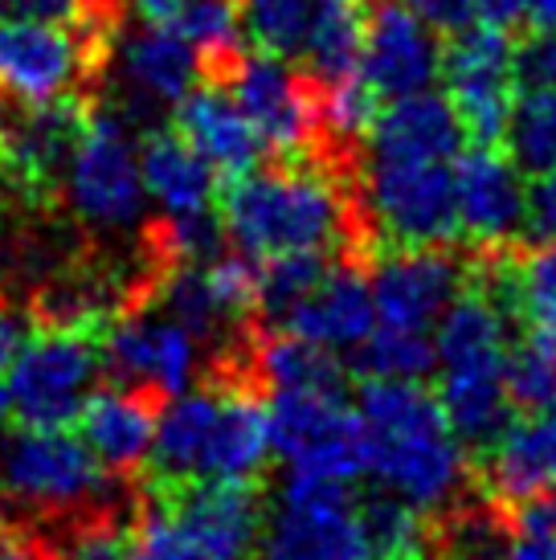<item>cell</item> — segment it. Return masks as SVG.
<instances>
[{
	"label": "cell",
	"mask_w": 556,
	"mask_h": 560,
	"mask_svg": "<svg viewBox=\"0 0 556 560\" xmlns=\"http://www.w3.org/2000/svg\"><path fill=\"white\" fill-rule=\"evenodd\" d=\"M356 168H336L320 156L278 160L270 168L225 176L217 213L230 242L250 258H278L299 249H369L352 188Z\"/></svg>",
	"instance_id": "6da1fadb"
},
{
	"label": "cell",
	"mask_w": 556,
	"mask_h": 560,
	"mask_svg": "<svg viewBox=\"0 0 556 560\" xmlns=\"http://www.w3.org/2000/svg\"><path fill=\"white\" fill-rule=\"evenodd\" d=\"M356 413L369 430V479L381 491L426 515L459 508L471 467L438 397L417 381H364Z\"/></svg>",
	"instance_id": "7a4b0ae2"
},
{
	"label": "cell",
	"mask_w": 556,
	"mask_h": 560,
	"mask_svg": "<svg viewBox=\"0 0 556 560\" xmlns=\"http://www.w3.org/2000/svg\"><path fill=\"white\" fill-rule=\"evenodd\" d=\"M356 164L352 188L369 246L417 249L450 246L459 237L454 160L360 156Z\"/></svg>",
	"instance_id": "3957f363"
},
{
	"label": "cell",
	"mask_w": 556,
	"mask_h": 560,
	"mask_svg": "<svg viewBox=\"0 0 556 560\" xmlns=\"http://www.w3.org/2000/svg\"><path fill=\"white\" fill-rule=\"evenodd\" d=\"M119 475H111L91 446L66 425L54 430H21L0 454V491L21 508L49 520L91 512L103 503H119Z\"/></svg>",
	"instance_id": "277c9868"
},
{
	"label": "cell",
	"mask_w": 556,
	"mask_h": 560,
	"mask_svg": "<svg viewBox=\"0 0 556 560\" xmlns=\"http://www.w3.org/2000/svg\"><path fill=\"white\" fill-rule=\"evenodd\" d=\"M103 373V336L78 327L37 324L9 360V405L21 430H54L78 418Z\"/></svg>",
	"instance_id": "5b68a950"
},
{
	"label": "cell",
	"mask_w": 556,
	"mask_h": 560,
	"mask_svg": "<svg viewBox=\"0 0 556 560\" xmlns=\"http://www.w3.org/2000/svg\"><path fill=\"white\" fill-rule=\"evenodd\" d=\"M119 25H46L0 16V86L13 91L25 107L78 91L91 94L94 79H103Z\"/></svg>",
	"instance_id": "8992f818"
},
{
	"label": "cell",
	"mask_w": 556,
	"mask_h": 560,
	"mask_svg": "<svg viewBox=\"0 0 556 560\" xmlns=\"http://www.w3.org/2000/svg\"><path fill=\"white\" fill-rule=\"evenodd\" d=\"M263 560H372L364 512L348 482L287 475L263 528Z\"/></svg>",
	"instance_id": "52a82bcc"
},
{
	"label": "cell",
	"mask_w": 556,
	"mask_h": 560,
	"mask_svg": "<svg viewBox=\"0 0 556 560\" xmlns=\"http://www.w3.org/2000/svg\"><path fill=\"white\" fill-rule=\"evenodd\" d=\"M270 438L291 475L332 482L369 475V430L344 393H270Z\"/></svg>",
	"instance_id": "ba28073f"
},
{
	"label": "cell",
	"mask_w": 556,
	"mask_h": 560,
	"mask_svg": "<svg viewBox=\"0 0 556 560\" xmlns=\"http://www.w3.org/2000/svg\"><path fill=\"white\" fill-rule=\"evenodd\" d=\"M217 82H225L238 107L246 110L266 152L278 160L315 156L320 148V82L308 70L275 58V54H238Z\"/></svg>",
	"instance_id": "9c48e42d"
},
{
	"label": "cell",
	"mask_w": 556,
	"mask_h": 560,
	"mask_svg": "<svg viewBox=\"0 0 556 560\" xmlns=\"http://www.w3.org/2000/svg\"><path fill=\"white\" fill-rule=\"evenodd\" d=\"M62 188L70 209L99 230H124L143 209V172H139L136 148H131V131H127L124 115L99 107V98L78 136Z\"/></svg>",
	"instance_id": "30bf717a"
},
{
	"label": "cell",
	"mask_w": 556,
	"mask_h": 560,
	"mask_svg": "<svg viewBox=\"0 0 556 560\" xmlns=\"http://www.w3.org/2000/svg\"><path fill=\"white\" fill-rule=\"evenodd\" d=\"M516 46L508 30L471 21L450 33L442 46V82L447 98L463 119L475 143H499L508 136L511 103H516Z\"/></svg>",
	"instance_id": "8fae6325"
},
{
	"label": "cell",
	"mask_w": 556,
	"mask_h": 560,
	"mask_svg": "<svg viewBox=\"0 0 556 560\" xmlns=\"http://www.w3.org/2000/svg\"><path fill=\"white\" fill-rule=\"evenodd\" d=\"M148 491L169 503L197 560H250L263 545V499L254 482H176Z\"/></svg>",
	"instance_id": "7c38bea8"
},
{
	"label": "cell",
	"mask_w": 556,
	"mask_h": 560,
	"mask_svg": "<svg viewBox=\"0 0 556 560\" xmlns=\"http://www.w3.org/2000/svg\"><path fill=\"white\" fill-rule=\"evenodd\" d=\"M103 369L124 385H143L164 401L188 389L197 373V340L155 303L131 307L103 331Z\"/></svg>",
	"instance_id": "4fadbf2b"
},
{
	"label": "cell",
	"mask_w": 556,
	"mask_h": 560,
	"mask_svg": "<svg viewBox=\"0 0 556 560\" xmlns=\"http://www.w3.org/2000/svg\"><path fill=\"white\" fill-rule=\"evenodd\" d=\"M360 79L377 91L381 103L433 91V82L442 79L438 30L421 21L405 0H377V9L364 21Z\"/></svg>",
	"instance_id": "5bb4252c"
},
{
	"label": "cell",
	"mask_w": 556,
	"mask_h": 560,
	"mask_svg": "<svg viewBox=\"0 0 556 560\" xmlns=\"http://www.w3.org/2000/svg\"><path fill=\"white\" fill-rule=\"evenodd\" d=\"M369 279L377 324L433 331L450 303L463 295L466 275L447 246H417L389 249Z\"/></svg>",
	"instance_id": "9a60e30c"
},
{
	"label": "cell",
	"mask_w": 556,
	"mask_h": 560,
	"mask_svg": "<svg viewBox=\"0 0 556 560\" xmlns=\"http://www.w3.org/2000/svg\"><path fill=\"white\" fill-rule=\"evenodd\" d=\"M454 197H459V234L483 254L503 249L524 230V180L516 160L495 152V143H475L454 156Z\"/></svg>",
	"instance_id": "2e32d148"
},
{
	"label": "cell",
	"mask_w": 556,
	"mask_h": 560,
	"mask_svg": "<svg viewBox=\"0 0 556 560\" xmlns=\"http://www.w3.org/2000/svg\"><path fill=\"white\" fill-rule=\"evenodd\" d=\"M278 327L299 340H311L327 352H356L377 327V303H372V279L360 254H340L332 262L324 282L278 315Z\"/></svg>",
	"instance_id": "e0dca14e"
},
{
	"label": "cell",
	"mask_w": 556,
	"mask_h": 560,
	"mask_svg": "<svg viewBox=\"0 0 556 560\" xmlns=\"http://www.w3.org/2000/svg\"><path fill=\"white\" fill-rule=\"evenodd\" d=\"M107 66H119L124 98H131L127 107L143 110L164 107V103H181L205 79L201 54L188 46L181 33H172L169 25H152V21L136 33H127L119 25L115 37H111Z\"/></svg>",
	"instance_id": "ac0fdd59"
},
{
	"label": "cell",
	"mask_w": 556,
	"mask_h": 560,
	"mask_svg": "<svg viewBox=\"0 0 556 560\" xmlns=\"http://www.w3.org/2000/svg\"><path fill=\"white\" fill-rule=\"evenodd\" d=\"M160 409L164 397L143 385H103L91 389V397L78 409V438L91 446V454L111 470V475H131L148 463L155 442V425H160Z\"/></svg>",
	"instance_id": "d6986e66"
},
{
	"label": "cell",
	"mask_w": 556,
	"mask_h": 560,
	"mask_svg": "<svg viewBox=\"0 0 556 560\" xmlns=\"http://www.w3.org/2000/svg\"><path fill=\"white\" fill-rule=\"evenodd\" d=\"M487 503L503 515L524 508L556 482V409L511 418L508 430L483 451Z\"/></svg>",
	"instance_id": "ffe728a7"
},
{
	"label": "cell",
	"mask_w": 556,
	"mask_h": 560,
	"mask_svg": "<svg viewBox=\"0 0 556 560\" xmlns=\"http://www.w3.org/2000/svg\"><path fill=\"white\" fill-rule=\"evenodd\" d=\"M466 127L447 94L421 91L393 98L377 124L369 140L360 148V156H389V160H454L463 152Z\"/></svg>",
	"instance_id": "44dd1931"
},
{
	"label": "cell",
	"mask_w": 556,
	"mask_h": 560,
	"mask_svg": "<svg viewBox=\"0 0 556 560\" xmlns=\"http://www.w3.org/2000/svg\"><path fill=\"white\" fill-rule=\"evenodd\" d=\"M176 131L221 176H238V172L254 168L266 152L254 124L246 119V110L238 107L230 86L217 79H201L176 103Z\"/></svg>",
	"instance_id": "7402d4cb"
},
{
	"label": "cell",
	"mask_w": 556,
	"mask_h": 560,
	"mask_svg": "<svg viewBox=\"0 0 556 560\" xmlns=\"http://www.w3.org/2000/svg\"><path fill=\"white\" fill-rule=\"evenodd\" d=\"M438 405L466 451H487L508 430L516 401L508 389V360L447 364L438 376Z\"/></svg>",
	"instance_id": "603a6c76"
},
{
	"label": "cell",
	"mask_w": 556,
	"mask_h": 560,
	"mask_svg": "<svg viewBox=\"0 0 556 560\" xmlns=\"http://www.w3.org/2000/svg\"><path fill=\"white\" fill-rule=\"evenodd\" d=\"M475 282L499 299L508 315L528 324V331L556 340V242H536L520 258L499 249L483 254Z\"/></svg>",
	"instance_id": "cb8c5ba5"
},
{
	"label": "cell",
	"mask_w": 556,
	"mask_h": 560,
	"mask_svg": "<svg viewBox=\"0 0 556 560\" xmlns=\"http://www.w3.org/2000/svg\"><path fill=\"white\" fill-rule=\"evenodd\" d=\"M143 192H152L164 213H201L217 201V172L193 143L172 127L152 136L139 148Z\"/></svg>",
	"instance_id": "d4e9b609"
},
{
	"label": "cell",
	"mask_w": 556,
	"mask_h": 560,
	"mask_svg": "<svg viewBox=\"0 0 556 560\" xmlns=\"http://www.w3.org/2000/svg\"><path fill=\"white\" fill-rule=\"evenodd\" d=\"M250 369L263 393H344L348 385L340 352L299 340L282 327L250 336Z\"/></svg>",
	"instance_id": "484cf974"
},
{
	"label": "cell",
	"mask_w": 556,
	"mask_h": 560,
	"mask_svg": "<svg viewBox=\"0 0 556 560\" xmlns=\"http://www.w3.org/2000/svg\"><path fill=\"white\" fill-rule=\"evenodd\" d=\"M364 9L360 0H320L315 21L308 33V49H303V70L311 79L327 86L348 74H360V49H364Z\"/></svg>",
	"instance_id": "4316f807"
},
{
	"label": "cell",
	"mask_w": 556,
	"mask_h": 560,
	"mask_svg": "<svg viewBox=\"0 0 556 560\" xmlns=\"http://www.w3.org/2000/svg\"><path fill=\"white\" fill-rule=\"evenodd\" d=\"M131 515L127 503H103L91 512L49 520L54 532H42L54 560H131Z\"/></svg>",
	"instance_id": "83f0119b"
},
{
	"label": "cell",
	"mask_w": 556,
	"mask_h": 560,
	"mask_svg": "<svg viewBox=\"0 0 556 560\" xmlns=\"http://www.w3.org/2000/svg\"><path fill=\"white\" fill-rule=\"evenodd\" d=\"M172 33H181L188 46L201 54L205 79L221 74L242 54V9L238 0H185L164 21Z\"/></svg>",
	"instance_id": "f1b7e54d"
},
{
	"label": "cell",
	"mask_w": 556,
	"mask_h": 560,
	"mask_svg": "<svg viewBox=\"0 0 556 560\" xmlns=\"http://www.w3.org/2000/svg\"><path fill=\"white\" fill-rule=\"evenodd\" d=\"M433 369H438L433 331L377 324L369 340L356 348V373L364 381H417L421 385Z\"/></svg>",
	"instance_id": "f546056e"
},
{
	"label": "cell",
	"mask_w": 556,
	"mask_h": 560,
	"mask_svg": "<svg viewBox=\"0 0 556 560\" xmlns=\"http://www.w3.org/2000/svg\"><path fill=\"white\" fill-rule=\"evenodd\" d=\"M238 9H242V33L254 42V49L294 62L308 49L320 0H238Z\"/></svg>",
	"instance_id": "4dcf8cb0"
},
{
	"label": "cell",
	"mask_w": 556,
	"mask_h": 560,
	"mask_svg": "<svg viewBox=\"0 0 556 560\" xmlns=\"http://www.w3.org/2000/svg\"><path fill=\"white\" fill-rule=\"evenodd\" d=\"M503 140L520 172L556 168V91H520Z\"/></svg>",
	"instance_id": "1f68e13d"
},
{
	"label": "cell",
	"mask_w": 556,
	"mask_h": 560,
	"mask_svg": "<svg viewBox=\"0 0 556 560\" xmlns=\"http://www.w3.org/2000/svg\"><path fill=\"white\" fill-rule=\"evenodd\" d=\"M332 270V249H299L278 254L263 262V319L278 324V315L291 312L303 295H311Z\"/></svg>",
	"instance_id": "d6a6232c"
},
{
	"label": "cell",
	"mask_w": 556,
	"mask_h": 560,
	"mask_svg": "<svg viewBox=\"0 0 556 560\" xmlns=\"http://www.w3.org/2000/svg\"><path fill=\"white\" fill-rule=\"evenodd\" d=\"M508 389L516 409L524 413L556 409V340L528 331V340L511 348Z\"/></svg>",
	"instance_id": "836d02e7"
},
{
	"label": "cell",
	"mask_w": 556,
	"mask_h": 560,
	"mask_svg": "<svg viewBox=\"0 0 556 560\" xmlns=\"http://www.w3.org/2000/svg\"><path fill=\"white\" fill-rule=\"evenodd\" d=\"M131 560H197L169 503L148 487L139 491L131 515Z\"/></svg>",
	"instance_id": "e575fe53"
},
{
	"label": "cell",
	"mask_w": 556,
	"mask_h": 560,
	"mask_svg": "<svg viewBox=\"0 0 556 560\" xmlns=\"http://www.w3.org/2000/svg\"><path fill=\"white\" fill-rule=\"evenodd\" d=\"M516 91H556V30H536L516 46Z\"/></svg>",
	"instance_id": "d590c367"
},
{
	"label": "cell",
	"mask_w": 556,
	"mask_h": 560,
	"mask_svg": "<svg viewBox=\"0 0 556 560\" xmlns=\"http://www.w3.org/2000/svg\"><path fill=\"white\" fill-rule=\"evenodd\" d=\"M524 230L536 242H556V168L536 172V180L528 188Z\"/></svg>",
	"instance_id": "8d00e7d4"
},
{
	"label": "cell",
	"mask_w": 556,
	"mask_h": 560,
	"mask_svg": "<svg viewBox=\"0 0 556 560\" xmlns=\"http://www.w3.org/2000/svg\"><path fill=\"white\" fill-rule=\"evenodd\" d=\"M405 4L438 33H454L475 21V0H405Z\"/></svg>",
	"instance_id": "74e56055"
},
{
	"label": "cell",
	"mask_w": 556,
	"mask_h": 560,
	"mask_svg": "<svg viewBox=\"0 0 556 560\" xmlns=\"http://www.w3.org/2000/svg\"><path fill=\"white\" fill-rule=\"evenodd\" d=\"M508 528L516 532H556V482L536 499H528L524 508L508 515Z\"/></svg>",
	"instance_id": "f35d334b"
},
{
	"label": "cell",
	"mask_w": 556,
	"mask_h": 560,
	"mask_svg": "<svg viewBox=\"0 0 556 560\" xmlns=\"http://www.w3.org/2000/svg\"><path fill=\"white\" fill-rule=\"evenodd\" d=\"M30 331V307H16L9 295H0V373L9 369L13 352Z\"/></svg>",
	"instance_id": "ab89813d"
},
{
	"label": "cell",
	"mask_w": 556,
	"mask_h": 560,
	"mask_svg": "<svg viewBox=\"0 0 556 560\" xmlns=\"http://www.w3.org/2000/svg\"><path fill=\"white\" fill-rule=\"evenodd\" d=\"M0 560H54L42 528H0Z\"/></svg>",
	"instance_id": "60d3db41"
},
{
	"label": "cell",
	"mask_w": 556,
	"mask_h": 560,
	"mask_svg": "<svg viewBox=\"0 0 556 560\" xmlns=\"http://www.w3.org/2000/svg\"><path fill=\"white\" fill-rule=\"evenodd\" d=\"M508 560H556V532H516Z\"/></svg>",
	"instance_id": "b9f144b4"
},
{
	"label": "cell",
	"mask_w": 556,
	"mask_h": 560,
	"mask_svg": "<svg viewBox=\"0 0 556 560\" xmlns=\"http://www.w3.org/2000/svg\"><path fill=\"white\" fill-rule=\"evenodd\" d=\"M528 16V0H475V21L511 30Z\"/></svg>",
	"instance_id": "7bdbcfd3"
},
{
	"label": "cell",
	"mask_w": 556,
	"mask_h": 560,
	"mask_svg": "<svg viewBox=\"0 0 556 560\" xmlns=\"http://www.w3.org/2000/svg\"><path fill=\"white\" fill-rule=\"evenodd\" d=\"M21 98H16L13 91H4L0 86V156L9 152V143H13V131L16 124H21V107H16Z\"/></svg>",
	"instance_id": "ee69618b"
},
{
	"label": "cell",
	"mask_w": 556,
	"mask_h": 560,
	"mask_svg": "<svg viewBox=\"0 0 556 560\" xmlns=\"http://www.w3.org/2000/svg\"><path fill=\"white\" fill-rule=\"evenodd\" d=\"M124 4L136 16H143V21H152V25H164V21H169V16L176 13L185 0H124Z\"/></svg>",
	"instance_id": "f6af8a7d"
},
{
	"label": "cell",
	"mask_w": 556,
	"mask_h": 560,
	"mask_svg": "<svg viewBox=\"0 0 556 560\" xmlns=\"http://www.w3.org/2000/svg\"><path fill=\"white\" fill-rule=\"evenodd\" d=\"M532 30H556V0H528V16Z\"/></svg>",
	"instance_id": "bcb514c9"
},
{
	"label": "cell",
	"mask_w": 556,
	"mask_h": 560,
	"mask_svg": "<svg viewBox=\"0 0 556 560\" xmlns=\"http://www.w3.org/2000/svg\"><path fill=\"white\" fill-rule=\"evenodd\" d=\"M13 418V405H9V385H4V376H0V425Z\"/></svg>",
	"instance_id": "7dc6e473"
},
{
	"label": "cell",
	"mask_w": 556,
	"mask_h": 560,
	"mask_svg": "<svg viewBox=\"0 0 556 560\" xmlns=\"http://www.w3.org/2000/svg\"><path fill=\"white\" fill-rule=\"evenodd\" d=\"M0 515H4V491H0Z\"/></svg>",
	"instance_id": "c3c4849f"
}]
</instances>
